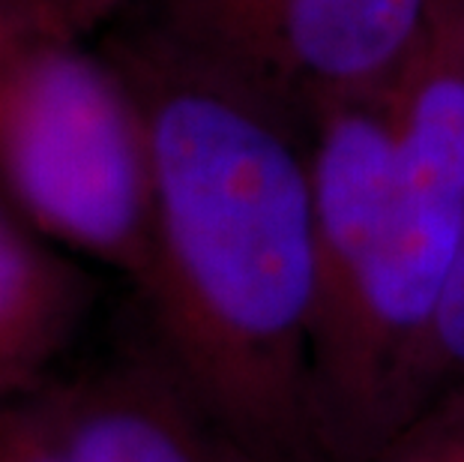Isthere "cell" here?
Here are the masks:
<instances>
[{"label": "cell", "mask_w": 464, "mask_h": 462, "mask_svg": "<svg viewBox=\"0 0 464 462\" xmlns=\"http://www.w3.org/2000/svg\"><path fill=\"white\" fill-rule=\"evenodd\" d=\"M114 64L150 156L138 294L153 346L240 462H339L314 372L318 259L297 108L168 25Z\"/></svg>", "instance_id": "6da1fadb"}, {"label": "cell", "mask_w": 464, "mask_h": 462, "mask_svg": "<svg viewBox=\"0 0 464 462\" xmlns=\"http://www.w3.org/2000/svg\"><path fill=\"white\" fill-rule=\"evenodd\" d=\"M314 372L339 462L401 424L434 310L464 241V36L438 15L396 78L387 130L344 121L309 160Z\"/></svg>", "instance_id": "7a4b0ae2"}, {"label": "cell", "mask_w": 464, "mask_h": 462, "mask_svg": "<svg viewBox=\"0 0 464 462\" xmlns=\"http://www.w3.org/2000/svg\"><path fill=\"white\" fill-rule=\"evenodd\" d=\"M0 199L75 259L141 285L153 243L141 108L54 0H0Z\"/></svg>", "instance_id": "3957f363"}, {"label": "cell", "mask_w": 464, "mask_h": 462, "mask_svg": "<svg viewBox=\"0 0 464 462\" xmlns=\"http://www.w3.org/2000/svg\"><path fill=\"white\" fill-rule=\"evenodd\" d=\"M438 15L440 0H174L168 27L312 114L396 82Z\"/></svg>", "instance_id": "277c9868"}, {"label": "cell", "mask_w": 464, "mask_h": 462, "mask_svg": "<svg viewBox=\"0 0 464 462\" xmlns=\"http://www.w3.org/2000/svg\"><path fill=\"white\" fill-rule=\"evenodd\" d=\"M43 399L72 462H240L153 339L57 376Z\"/></svg>", "instance_id": "5b68a950"}, {"label": "cell", "mask_w": 464, "mask_h": 462, "mask_svg": "<svg viewBox=\"0 0 464 462\" xmlns=\"http://www.w3.org/2000/svg\"><path fill=\"white\" fill-rule=\"evenodd\" d=\"M96 282L82 259L0 199V406L45 390L91 312Z\"/></svg>", "instance_id": "8992f818"}, {"label": "cell", "mask_w": 464, "mask_h": 462, "mask_svg": "<svg viewBox=\"0 0 464 462\" xmlns=\"http://www.w3.org/2000/svg\"><path fill=\"white\" fill-rule=\"evenodd\" d=\"M365 462H464V385L422 402Z\"/></svg>", "instance_id": "52a82bcc"}, {"label": "cell", "mask_w": 464, "mask_h": 462, "mask_svg": "<svg viewBox=\"0 0 464 462\" xmlns=\"http://www.w3.org/2000/svg\"><path fill=\"white\" fill-rule=\"evenodd\" d=\"M456 385H464V241L459 259L452 264L447 289H443L438 310H434L426 346H422L417 372H413L404 418L413 415L434 393Z\"/></svg>", "instance_id": "ba28073f"}, {"label": "cell", "mask_w": 464, "mask_h": 462, "mask_svg": "<svg viewBox=\"0 0 464 462\" xmlns=\"http://www.w3.org/2000/svg\"><path fill=\"white\" fill-rule=\"evenodd\" d=\"M0 462H72L48 415L43 390L0 406Z\"/></svg>", "instance_id": "9c48e42d"}, {"label": "cell", "mask_w": 464, "mask_h": 462, "mask_svg": "<svg viewBox=\"0 0 464 462\" xmlns=\"http://www.w3.org/2000/svg\"><path fill=\"white\" fill-rule=\"evenodd\" d=\"M440 18L464 36V0H440Z\"/></svg>", "instance_id": "30bf717a"}]
</instances>
